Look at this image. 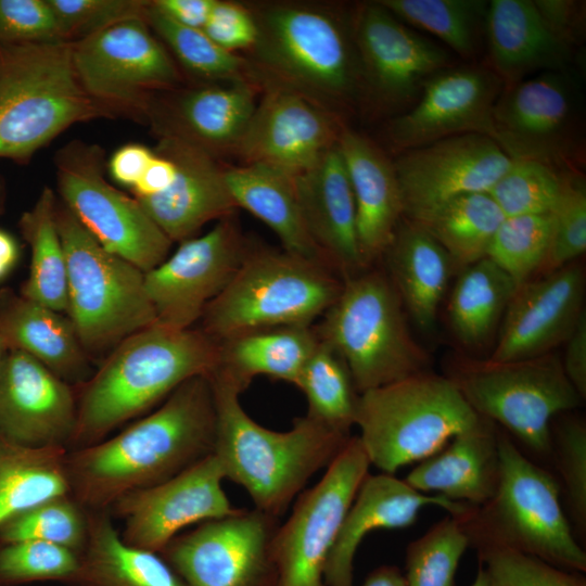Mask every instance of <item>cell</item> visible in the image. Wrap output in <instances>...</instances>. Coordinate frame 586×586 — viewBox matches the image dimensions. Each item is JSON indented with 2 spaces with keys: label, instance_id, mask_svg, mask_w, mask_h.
Listing matches in <instances>:
<instances>
[{
  "label": "cell",
  "instance_id": "1",
  "mask_svg": "<svg viewBox=\"0 0 586 586\" xmlns=\"http://www.w3.org/2000/svg\"><path fill=\"white\" fill-rule=\"evenodd\" d=\"M215 440L212 384L208 375H196L118 434L67 450L69 495L86 510H109L123 495L167 481L214 454Z\"/></svg>",
  "mask_w": 586,
  "mask_h": 586
},
{
  "label": "cell",
  "instance_id": "2",
  "mask_svg": "<svg viewBox=\"0 0 586 586\" xmlns=\"http://www.w3.org/2000/svg\"><path fill=\"white\" fill-rule=\"evenodd\" d=\"M219 343L201 329L155 323L120 341L77 393V422L67 450L93 445L164 402L180 384L211 375Z\"/></svg>",
  "mask_w": 586,
  "mask_h": 586
},
{
  "label": "cell",
  "instance_id": "3",
  "mask_svg": "<svg viewBox=\"0 0 586 586\" xmlns=\"http://www.w3.org/2000/svg\"><path fill=\"white\" fill-rule=\"evenodd\" d=\"M249 5L258 34L247 59L260 82L292 88L337 114L362 106L352 12L295 1Z\"/></svg>",
  "mask_w": 586,
  "mask_h": 586
},
{
  "label": "cell",
  "instance_id": "4",
  "mask_svg": "<svg viewBox=\"0 0 586 586\" xmlns=\"http://www.w3.org/2000/svg\"><path fill=\"white\" fill-rule=\"evenodd\" d=\"M208 378L216 410L214 455L225 479L242 486L257 510L280 518L352 435L307 416L296 418L289 431L266 429L245 412L234 383L215 371Z\"/></svg>",
  "mask_w": 586,
  "mask_h": 586
},
{
  "label": "cell",
  "instance_id": "5",
  "mask_svg": "<svg viewBox=\"0 0 586 586\" xmlns=\"http://www.w3.org/2000/svg\"><path fill=\"white\" fill-rule=\"evenodd\" d=\"M498 444L500 479L494 496L454 515L470 547L510 548L569 571L586 572V552L562 509L560 483L500 429Z\"/></svg>",
  "mask_w": 586,
  "mask_h": 586
},
{
  "label": "cell",
  "instance_id": "6",
  "mask_svg": "<svg viewBox=\"0 0 586 586\" xmlns=\"http://www.w3.org/2000/svg\"><path fill=\"white\" fill-rule=\"evenodd\" d=\"M114 117L81 87L72 42L0 41V158L28 161L74 124Z\"/></svg>",
  "mask_w": 586,
  "mask_h": 586
},
{
  "label": "cell",
  "instance_id": "7",
  "mask_svg": "<svg viewBox=\"0 0 586 586\" xmlns=\"http://www.w3.org/2000/svg\"><path fill=\"white\" fill-rule=\"evenodd\" d=\"M326 264L286 251L250 249L200 328L217 342L275 327L310 326L335 302L343 281Z\"/></svg>",
  "mask_w": 586,
  "mask_h": 586
},
{
  "label": "cell",
  "instance_id": "8",
  "mask_svg": "<svg viewBox=\"0 0 586 586\" xmlns=\"http://www.w3.org/2000/svg\"><path fill=\"white\" fill-rule=\"evenodd\" d=\"M404 309L388 276L365 269L344 279L323 314L318 339L345 362L359 394L428 370Z\"/></svg>",
  "mask_w": 586,
  "mask_h": 586
},
{
  "label": "cell",
  "instance_id": "9",
  "mask_svg": "<svg viewBox=\"0 0 586 586\" xmlns=\"http://www.w3.org/2000/svg\"><path fill=\"white\" fill-rule=\"evenodd\" d=\"M479 418L447 377L426 370L361 393L355 425L370 464L394 474L432 456Z\"/></svg>",
  "mask_w": 586,
  "mask_h": 586
},
{
  "label": "cell",
  "instance_id": "10",
  "mask_svg": "<svg viewBox=\"0 0 586 586\" xmlns=\"http://www.w3.org/2000/svg\"><path fill=\"white\" fill-rule=\"evenodd\" d=\"M55 221L67 264L66 316L90 358L157 323L144 272L105 250L61 200Z\"/></svg>",
  "mask_w": 586,
  "mask_h": 586
},
{
  "label": "cell",
  "instance_id": "11",
  "mask_svg": "<svg viewBox=\"0 0 586 586\" xmlns=\"http://www.w3.org/2000/svg\"><path fill=\"white\" fill-rule=\"evenodd\" d=\"M474 410L534 454L550 456L551 423L584 400L553 352L519 360L457 357L445 374Z\"/></svg>",
  "mask_w": 586,
  "mask_h": 586
},
{
  "label": "cell",
  "instance_id": "12",
  "mask_svg": "<svg viewBox=\"0 0 586 586\" xmlns=\"http://www.w3.org/2000/svg\"><path fill=\"white\" fill-rule=\"evenodd\" d=\"M104 151L73 140L54 157L61 202L109 252L146 272L167 256L173 242L138 200L110 184Z\"/></svg>",
  "mask_w": 586,
  "mask_h": 586
},
{
  "label": "cell",
  "instance_id": "13",
  "mask_svg": "<svg viewBox=\"0 0 586 586\" xmlns=\"http://www.w3.org/2000/svg\"><path fill=\"white\" fill-rule=\"evenodd\" d=\"M573 71L505 86L493 110L494 140L511 161L577 171L584 146L582 89Z\"/></svg>",
  "mask_w": 586,
  "mask_h": 586
},
{
  "label": "cell",
  "instance_id": "14",
  "mask_svg": "<svg viewBox=\"0 0 586 586\" xmlns=\"http://www.w3.org/2000/svg\"><path fill=\"white\" fill-rule=\"evenodd\" d=\"M86 93L114 117H144L152 98L179 81L178 67L144 17L129 18L72 42Z\"/></svg>",
  "mask_w": 586,
  "mask_h": 586
},
{
  "label": "cell",
  "instance_id": "15",
  "mask_svg": "<svg viewBox=\"0 0 586 586\" xmlns=\"http://www.w3.org/2000/svg\"><path fill=\"white\" fill-rule=\"evenodd\" d=\"M352 26L362 76V109L392 117L408 110L424 84L455 65L450 51L399 21L379 1L357 4Z\"/></svg>",
  "mask_w": 586,
  "mask_h": 586
},
{
  "label": "cell",
  "instance_id": "16",
  "mask_svg": "<svg viewBox=\"0 0 586 586\" xmlns=\"http://www.w3.org/2000/svg\"><path fill=\"white\" fill-rule=\"evenodd\" d=\"M369 467L358 436H351L321 480L298 495L272 539L277 586H326L329 552Z\"/></svg>",
  "mask_w": 586,
  "mask_h": 586
},
{
  "label": "cell",
  "instance_id": "17",
  "mask_svg": "<svg viewBox=\"0 0 586 586\" xmlns=\"http://www.w3.org/2000/svg\"><path fill=\"white\" fill-rule=\"evenodd\" d=\"M279 518L254 508L208 520L160 553L187 586H277L272 539Z\"/></svg>",
  "mask_w": 586,
  "mask_h": 586
},
{
  "label": "cell",
  "instance_id": "18",
  "mask_svg": "<svg viewBox=\"0 0 586 586\" xmlns=\"http://www.w3.org/2000/svg\"><path fill=\"white\" fill-rule=\"evenodd\" d=\"M249 247L232 215L203 235L180 242L170 256L144 272L157 323L190 329L232 279Z\"/></svg>",
  "mask_w": 586,
  "mask_h": 586
},
{
  "label": "cell",
  "instance_id": "19",
  "mask_svg": "<svg viewBox=\"0 0 586 586\" xmlns=\"http://www.w3.org/2000/svg\"><path fill=\"white\" fill-rule=\"evenodd\" d=\"M262 92L233 152L296 176L335 145L345 127L341 115L292 88L262 81Z\"/></svg>",
  "mask_w": 586,
  "mask_h": 586
},
{
  "label": "cell",
  "instance_id": "20",
  "mask_svg": "<svg viewBox=\"0 0 586 586\" xmlns=\"http://www.w3.org/2000/svg\"><path fill=\"white\" fill-rule=\"evenodd\" d=\"M505 88L486 65H454L433 75L416 102L392 117L386 138L397 154L449 137L479 133L494 140L493 110Z\"/></svg>",
  "mask_w": 586,
  "mask_h": 586
},
{
  "label": "cell",
  "instance_id": "21",
  "mask_svg": "<svg viewBox=\"0 0 586 586\" xmlns=\"http://www.w3.org/2000/svg\"><path fill=\"white\" fill-rule=\"evenodd\" d=\"M222 480L221 464L212 454L167 481L123 495L109 511L123 521L119 533L126 544L161 553L182 528L238 509Z\"/></svg>",
  "mask_w": 586,
  "mask_h": 586
},
{
  "label": "cell",
  "instance_id": "22",
  "mask_svg": "<svg viewBox=\"0 0 586 586\" xmlns=\"http://www.w3.org/2000/svg\"><path fill=\"white\" fill-rule=\"evenodd\" d=\"M511 162L495 140L479 133L398 153L393 164L404 217L415 221L456 196L487 192Z\"/></svg>",
  "mask_w": 586,
  "mask_h": 586
},
{
  "label": "cell",
  "instance_id": "23",
  "mask_svg": "<svg viewBox=\"0 0 586 586\" xmlns=\"http://www.w3.org/2000/svg\"><path fill=\"white\" fill-rule=\"evenodd\" d=\"M585 272L572 262L518 286L501 320L491 359L519 360L553 352L585 313Z\"/></svg>",
  "mask_w": 586,
  "mask_h": 586
},
{
  "label": "cell",
  "instance_id": "24",
  "mask_svg": "<svg viewBox=\"0 0 586 586\" xmlns=\"http://www.w3.org/2000/svg\"><path fill=\"white\" fill-rule=\"evenodd\" d=\"M76 422V388L30 355L8 351L0 374V432L23 446L67 449Z\"/></svg>",
  "mask_w": 586,
  "mask_h": 586
},
{
  "label": "cell",
  "instance_id": "25",
  "mask_svg": "<svg viewBox=\"0 0 586 586\" xmlns=\"http://www.w3.org/2000/svg\"><path fill=\"white\" fill-rule=\"evenodd\" d=\"M260 92L256 80H231L155 94L145 118L158 137L180 139L215 157L233 154Z\"/></svg>",
  "mask_w": 586,
  "mask_h": 586
},
{
  "label": "cell",
  "instance_id": "26",
  "mask_svg": "<svg viewBox=\"0 0 586 586\" xmlns=\"http://www.w3.org/2000/svg\"><path fill=\"white\" fill-rule=\"evenodd\" d=\"M153 151L174 163L175 178L164 192L136 199L171 242L191 239L207 222L233 215L238 207L215 156L174 137H158Z\"/></svg>",
  "mask_w": 586,
  "mask_h": 586
},
{
  "label": "cell",
  "instance_id": "27",
  "mask_svg": "<svg viewBox=\"0 0 586 586\" xmlns=\"http://www.w3.org/2000/svg\"><path fill=\"white\" fill-rule=\"evenodd\" d=\"M436 506L448 514L462 512L467 504L413 489L394 474L368 475L360 484L329 552L326 586H354V559L365 536L375 530H398L412 525L420 511Z\"/></svg>",
  "mask_w": 586,
  "mask_h": 586
},
{
  "label": "cell",
  "instance_id": "28",
  "mask_svg": "<svg viewBox=\"0 0 586 586\" xmlns=\"http://www.w3.org/2000/svg\"><path fill=\"white\" fill-rule=\"evenodd\" d=\"M294 184L306 227L332 268L344 279L365 270L355 200L337 143L294 176Z\"/></svg>",
  "mask_w": 586,
  "mask_h": 586
},
{
  "label": "cell",
  "instance_id": "29",
  "mask_svg": "<svg viewBox=\"0 0 586 586\" xmlns=\"http://www.w3.org/2000/svg\"><path fill=\"white\" fill-rule=\"evenodd\" d=\"M487 67L505 84L544 72L573 71L575 49L546 25L533 0H492L485 23Z\"/></svg>",
  "mask_w": 586,
  "mask_h": 586
},
{
  "label": "cell",
  "instance_id": "30",
  "mask_svg": "<svg viewBox=\"0 0 586 586\" xmlns=\"http://www.w3.org/2000/svg\"><path fill=\"white\" fill-rule=\"evenodd\" d=\"M337 146L356 206L360 253L368 266L382 256L404 216L393 160L369 137L344 127Z\"/></svg>",
  "mask_w": 586,
  "mask_h": 586
},
{
  "label": "cell",
  "instance_id": "31",
  "mask_svg": "<svg viewBox=\"0 0 586 586\" xmlns=\"http://www.w3.org/2000/svg\"><path fill=\"white\" fill-rule=\"evenodd\" d=\"M499 428L480 417L442 449L418 462L404 481L413 489L451 501L480 506L500 479Z\"/></svg>",
  "mask_w": 586,
  "mask_h": 586
},
{
  "label": "cell",
  "instance_id": "32",
  "mask_svg": "<svg viewBox=\"0 0 586 586\" xmlns=\"http://www.w3.org/2000/svg\"><path fill=\"white\" fill-rule=\"evenodd\" d=\"M0 335L8 351L30 355L74 387L92 374L71 319L10 288L0 289Z\"/></svg>",
  "mask_w": 586,
  "mask_h": 586
},
{
  "label": "cell",
  "instance_id": "33",
  "mask_svg": "<svg viewBox=\"0 0 586 586\" xmlns=\"http://www.w3.org/2000/svg\"><path fill=\"white\" fill-rule=\"evenodd\" d=\"M383 255L405 311L420 330H433L454 269L449 256L428 231L406 218Z\"/></svg>",
  "mask_w": 586,
  "mask_h": 586
},
{
  "label": "cell",
  "instance_id": "34",
  "mask_svg": "<svg viewBox=\"0 0 586 586\" xmlns=\"http://www.w3.org/2000/svg\"><path fill=\"white\" fill-rule=\"evenodd\" d=\"M88 536L68 586H187L157 552L126 544L109 510H87Z\"/></svg>",
  "mask_w": 586,
  "mask_h": 586
},
{
  "label": "cell",
  "instance_id": "35",
  "mask_svg": "<svg viewBox=\"0 0 586 586\" xmlns=\"http://www.w3.org/2000/svg\"><path fill=\"white\" fill-rule=\"evenodd\" d=\"M225 179L237 207L265 222L284 251L332 268L306 227L294 176L263 165L242 164L225 168Z\"/></svg>",
  "mask_w": 586,
  "mask_h": 586
},
{
  "label": "cell",
  "instance_id": "36",
  "mask_svg": "<svg viewBox=\"0 0 586 586\" xmlns=\"http://www.w3.org/2000/svg\"><path fill=\"white\" fill-rule=\"evenodd\" d=\"M218 343L220 358L215 371L243 392L256 375L295 385L319 339L310 326H283L242 333Z\"/></svg>",
  "mask_w": 586,
  "mask_h": 586
},
{
  "label": "cell",
  "instance_id": "37",
  "mask_svg": "<svg viewBox=\"0 0 586 586\" xmlns=\"http://www.w3.org/2000/svg\"><path fill=\"white\" fill-rule=\"evenodd\" d=\"M517 283L487 257L463 268L448 302L455 337L466 347L485 345L501 322Z\"/></svg>",
  "mask_w": 586,
  "mask_h": 586
},
{
  "label": "cell",
  "instance_id": "38",
  "mask_svg": "<svg viewBox=\"0 0 586 586\" xmlns=\"http://www.w3.org/2000/svg\"><path fill=\"white\" fill-rule=\"evenodd\" d=\"M66 454L61 446H23L0 432V526L40 502L69 494Z\"/></svg>",
  "mask_w": 586,
  "mask_h": 586
},
{
  "label": "cell",
  "instance_id": "39",
  "mask_svg": "<svg viewBox=\"0 0 586 586\" xmlns=\"http://www.w3.org/2000/svg\"><path fill=\"white\" fill-rule=\"evenodd\" d=\"M56 201L46 187L20 218L21 233L30 249L29 273L20 294L66 315L67 264L55 221Z\"/></svg>",
  "mask_w": 586,
  "mask_h": 586
},
{
  "label": "cell",
  "instance_id": "40",
  "mask_svg": "<svg viewBox=\"0 0 586 586\" xmlns=\"http://www.w3.org/2000/svg\"><path fill=\"white\" fill-rule=\"evenodd\" d=\"M505 215L487 192L456 196L413 222L445 250L454 269L486 257L491 241Z\"/></svg>",
  "mask_w": 586,
  "mask_h": 586
},
{
  "label": "cell",
  "instance_id": "41",
  "mask_svg": "<svg viewBox=\"0 0 586 586\" xmlns=\"http://www.w3.org/2000/svg\"><path fill=\"white\" fill-rule=\"evenodd\" d=\"M399 21L436 37L448 51L473 61L484 50L486 0H379Z\"/></svg>",
  "mask_w": 586,
  "mask_h": 586
},
{
  "label": "cell",
  "instance_id": "42",
  "mask_svg": "<svg viewBox=\"0 0 586 586\" xmlns=\"http://www.w3.org/2000/svg\"><path fill=\"white\" fill-rule=\"evenodd\" d=\"M144 20L165 48L193 76L208 82L256 80L259 78L247 58L216 44L202 29L183 26L149 1Z\"/></svg>",
  "mask_w": 586,
  "mask_h": 586
},
{
  "label": "cell",
  "instance_id": "43",
  "mask_svg": "<svg viewBox=\"0 0 586 586\" xmlns=\"http://www.w3.org/2000/svg\"><path fill=\"white\" fill-rule=\"evenodd\" d=\"M295 385L306 396L307 417L351 435L360 394L347 366L330 346L319 340Z\"/></svg>",
  "mask_w": 586,
  "mask_h": 586
},
{
  "label": "cell",
  "instance_id": "44",
  "mask_svg": "<svg viewBox=\"0 0 586 586\" xmlns=\"http://www.w3.org/2000/svg\"><path fill=\"white\" fill-rule=\"evenodd\" d=\"M470 547L459 520L448 514L407 545L406 586H457L459 562Z\"/></svg>",
  "mask_w": 586,
  "mask_h": 586
},
{
  "label": "cell",
  "instance_id": "45",
  "mask_svg": "<svg viewBox=\"0 0 586 586\" xmlns=\"http://www.w3.org/2000/svg\"><path fill=\"white\" fill-rule=\"evenodd\" d=\"M552 233L550 214L505 217L488 246L486 257L521 285L542 270Z\"/></svg>",
  "mask_w": 586,
  "mask_h": 586
},
{
  "label": "cell",
  "instance_id": "46",
  "mask_svg": "<svg viewBox=\"0 0 586 586\" xmlns=\"http://www.w3.org/2000/svg\"><path fill=\"white\" fill-rule=\"evenodd\" d=\"M88 536V512L69 494L53 497L0 526V544L41 540L80 553Z\"/></svg>",
  "mask_w": 586,
  "mask_h": 586
},
{
  "label": "cell",
  "instance_id": "47",
  "mask_svg": "<svg viewBox=\"0 0 586 586\" xmlns=\"http://www.w3.org/2000/svg\"><path fill=\"white\" fill-rule=\"evenodd\" d=\"M570 173L540 162L512 161L487 193L505 217L550 214Z\"/></svg>",
  "mask_w": 586,
  "mask_h": 586
},
{
  "label": "cell",
  "instance_id": "48",
  "mask_svg": "<svg viewBox=\"0 0 586 586\" xmlns=\"http://www.w3.org/2000/svg\"><path fill=\"white\" fill-rule=\"evenodd\" d=\"M75 551L41 540L0 544V586L36 582L68 584L78 568Z\"/></svg>",
  "mask_w": 586,
  "mask_h": 586
},
{
  "label": "cell",
  "instance_id": "49",
  "mask_svg": "<svg viewBox=\"0 0 586 586\" xmlns=\"http://www.w3.org/2000/svg\"><path fill=\"white\" fill-rule=\"evenodd\" d=\"M489 586H586L582 573L505 547L475 549Z\"/></svg>",
  "mask_w": 586,
  "mask_h": 586
},
{
  "label": "cell",
  "instance_id": "50",
  "mask_svg": "<svg viewBox=\"0 0 586 586\" xmlns=\"http://www.w3.org/2000/svg\"><path fill=\"white\" fill-rule=\"evenodd\" d=\"M550 455L561 479L569 513L582 534L586 531V423L563 417L551 429Z\"/></svg>",
  "mask_w": 586,
  "mask_h": 586
},
{
  "label": "cell",
  "instance_id": "51",
  "mask_svg": "<svg viewBox=\"0 0 586 586\" xmlns=\"http://www.w3.org/2000/svg\"><path fill=\"white\" fill-rule=\"evenodd\" d=\"M550 215L551 243L543 275L575 262L586 250V186L579 171L569 174Z\"/></svg>",
  "mask_w": 586,
  "mask_h": 586
},
{
  "label": "cell",
  "instance_id": "52",
  "mask_svg": "<svg viewBox=\"0 0 586 586\" xmlns=\"http://www.w3.org/2000/svg\"><path fill=\"white\" fill-rule=\"evenodd\" d=\"M60 36L76 42L118 22L144 17V0H47Z\"/></svg>",
  "mask_w": 586,
  "mask_h": 586
},
{
  "label": "cell",
  "instance_id": "53",
  "mask_svg": "<svg viewBox=\"0 0 586 586\" xmlns=\"http://www.w3.org/2000/svg\"><path fill=\"white\" fill-rule=\"evenodd\" d=\"M0 41L63 40L47 0H0Z\"/></svg>",
  "mask_w": 586,
  "mask_h": 586
},
{
  "label": "cell",
  "instance_id": "54",
  "mask_svg": "<svg viewBox=\"0 0 586 586\" xmlns=\"http://www.w3.org/2000/svg\"><path fill=\"white\" fill-rule=\"evenodd\" d=\"M202 30L220 48L233 53L250 51L258 34L251 7L226 0H215Z\"/></svg>",
  "mask_w": 586,
  "mask_h": 586
},
{
  "label": "cell",
  "instance_id": "55",
  "mask_svg": "<svg viewBox=\"0 0 586 586\" xmlns=\"http://www.w3.org/2000/svg\"><path fill=\"white\" fill-rule=\"evenodd\" d=\"M549 29L575 49L585 35V2L575 0H533Z\"/></svg>",
  "mask_w": 586,
  "mask_h": 586
},
{
  "label": "cell",
  "instance_id": "56",
  "mask_svg": "<svg viewBox=\"0 0 586 586\" xmlns=\"http://www.w3.org/2000/svg\"><path fill=\"white\" fill-rule=\"evenodd\" d=\"M154 156L153 150L139 143H129L112 155L107 169L116 182L132 189Z\"/></svg>",
  "mask_w": 586,
  "mask_h": 586
},
{
  "label": "cell",
  "instance_id": "57",
  "mask_svg": "<svg viewBox=\"0 0 586 586\" xmlns=\"http://www.w3.org/2000/svg\"><path fill=\"white\" fill-rule=\"evenodd\" d=\"M563 370L579 396L586 398V315L578 320L575 329L565 341Z\"/></svg>",
  "mask_w": 586,
  "mask_h": 586
},
{
  "label": "cell",
  "instance_id": "58",
  "mask_svg": "<svg viewBox=\"0 0 586 586\" xmlns=\"http://www.w3.org/2000/svg\"><path fill=\"white\" fill-rule=\"evenodd\" d=\"M152 3L175 22L203 29L215 0H152Z\"/></svg>",
  "mask_w": 586,
  "mask_h": 586
},
{
  "label": "cell",
  "instance_id": "59",
  "mask_svg": "<svg viewBox=\"0 0 586 586\" xmlns=\"http://www.w3.org/2000/svg\"><path fill=\"white\" fill-rule=\"evenodd\" d=\"M175 175L176 168L174 163L167 157L155 153L154 158L144 170L142 177L131 189L132 193L137 199L160 194L171 184Z\"/></svg>",
  "mask_w": 586,
  "mask_h": 586
},
{
  "label": "cell",
  "instance_id": "60",
  "mask_svg": "<svg viewBox=\"0 0 586 586\" xmlns=\"http://www.w3.org/2000/svg\"><path fill=\"white\" fill-rule=\"evenodd\" d=\"M20 247L16 240L7 231L0 229V281L16 266Z\"/></svg>",
  "mask_w": 586,
  "mask_h": 586
},
{
  "label": "cell",
  "instance_id": "61",
  "mask_svg": "<svg viewBox=\"0 0 586 586\" xmlns=\"http://www.w3.org/2000/svg\"><path fill=\"white\" fill-rule=\"evenodd\" d=\"M362 586H406V582L397 566L383 564L367 575Z\"/></svg>",
  "mask_w": 586,
  "mask_h": 586
},
{
  "label": "cell",
  "instance_id": "62",
  "mask_svg": "<svg viewBox=\"0 0 586 586\" xmlns=\"http://www.w3.org/2000/svg\"><path fill=\"white\" fill-rule=\"evenodd\" d=\"M471 586H489L486 573L484 569L479 564V569L475 575V578Z\"/></svg>",
  "mask_w": 586,
  "mask_h": 586
},
{
  "label": "cell",
  "instance_id": "63",
  "mask_svg": "<svg viewBox=\"0 0 586 586\" xmlns=\"http://www.w3.org/2000/svg\"><path fill=\"white\" fill-rule=\"evenodd\" d=\"M5 205V187L2 177L0 176V215L4 211Z\"/></svg>",
  "mask_w": 586,
  "mask_h": 586
},
{
  "label": "cell",
  "instance_id": "64",
  "mask_svg": "<svg viewBox=\"0 0 586 586\" xmlns=\"http://www.w3.org/2000/svg\"><path fill=\"white\" fill-rule=\"evenodd\" d=\"M7 353H8V348L0 335V374H1L2 366H3V361H4Z\"/></svg>",
  "mask_w": 586,
  "mask_h": 586
}]
</instances>
